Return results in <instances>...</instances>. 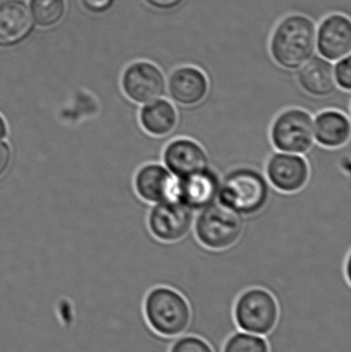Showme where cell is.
Segmentation results:
<instances>
[{
  "label": "cell",
  "instance_id": "1",
  "mask_svg": "<svg viewBox=\"0 0 351 352\" xmlns=\"http://www.w3.org/2000/svg\"><path fill=\"white\" fill-rule=\"evenodd\" d=\"M269 199L267 177L253 167H236L220 179L218 202L243 217L261 212Z\"/></svg>",
  "mask_w": 351,
  "mask_h": 352
},
{
  "label": "cell",
  "instance_id": "2",
  "mask_svg": "<svg viewBox=\"0 0 351 352\" xmlns=\"http://www.w3.org/2000/svg\"><path fill=\"white\" fill-rule=\"evenodd\" d=\"M317 43L315 25L310 19L293 14L278 24L272 35L271 55L286 69L302 67L315 53Z\"/></svg>",
  "mask_w": 351,
  "mask_h": 352
},
{
  "label": "cell",
  "instance_id": "3",
  "mask_svg": "<svg viewBox=\"0 0 351 352\" xmlns=\"http://www.w3.org/2000/svg\"><path fill=\"white\" fill-rule=\"evenodd\" d=\"M144 314L152 330L168 338L185 335L191 322V308L185 298L177 289L163 285L146 294Z\"/></svg>",
  "mask_w": 351,
  "mask_h": 352
},
{
  "label": "cell",
  "instance_id": "4",
  "mask_svg": "<svg viewBox=\"0 0 351 352\" xmlns=\"http://www.w3.org/2000/svg\"><path fill=\"white\" fill-rule=\"evenodd\" d=\"M245 227L243 215L218 200L199 210L193 226L198 242L214 252H224L233 248L242 236Z\"/></svg>",
  "mask_w": 351,
  "mask_h": 352
},
{
  "label": "cell",
  "instance_id": "5",
  "mask_svg": "<svg viewBox=\"0 0 351 352\" xmlns=\"http://www.w3.org/2000/svg\"><path fill=\"white\" fill-rule=\"evenodd\" d=\"M278 316L275 297L262 287L245 289L235 302L234 320L238 330L267 336L275 328Z\"/></svg>",
  "mask_w": 351,
  "mask_h": 352
},
{
  "label": "cell",
  "instance_id": "6",
  "mask_svg": "<svg viewBox=\"0 0 351 352\" xmlns=\"http://www.w3.org/2000/svg\"><path fill=\"white\" fill-rule=\"evenodd\" d=\"M270 140L278 152L307 154L315 142L313 116L299 107L284 109L272 123Z\"/></svg>",
  "mask_w": 351,
  "mask_h": 352
},
{
  "label": "cell",
  "instance_id": "7",
  "mask_svg": "<svg viewBox=\"0 0 351 352\" xmlns=\"http://www.w3.org/2000/svg\"><path fill=\"white\" fill-rule=\"evenodd\" d=\"M195 211L177 199L157 203L148 213L152 235L164 243H175L187 237L193 229Z\"/></svg>",
  "mask_w": 351,
  "mask_h": 352
},
{
  "label": "cell",
  "instance_id": "8",
  "mask_svg": "<svg viewBox=\"0 0 351 352\" xmlns=\"http://www.w3.org/2000/svg\"><path fill=\"white\" fill-rule=\"evenodd\" d=\"M122 88L126 96L138 104H146L163 98L167 82L162 70L148 61L131 64L124 72Z\"/></svg>",
  "mask_w": 351,
  "mask_h": 352
},
{
  "label": "cell",
  "instance_id": "9",
  "mask_svg": "<svg viewBox=\"0 0 351 352\" xmlns=\"http://www.w3.org/2000/svg\"><path fill=\"white\" fill-rule=\"evenodd\" d=\"M265 175L275 190L294 194L308 184L310 167L303 155L276 152L268 159Z\"/></svg>",
  "mask_w": 351,
  "mask_h": 352
},
{
  "label": "cell",
  "instance_id": "10",
  "mask_svg": "<svg viewBox=\"0 0 351 352\" xmlns=\"http://www.w3.org/2000/svg\"><path fill=\"white\" fill-rule=\"evenodd\" d=\"M177 179V200L195 212L218 200L222 178L212 167Z\"/></svg>",
  "mask_w": 351,
  "mask_h": 352
},
{
  "label": "cell",
  "instance_id": "11",
  "mask_svg": "<svg viewBox=\"0 0 351 352\" xmlns=\"http://www.w3.org/2000/svg\"><path fill=\"white\" fill-rule=\"evenodd\" d=\"M163 164L177 178L210 167V158L201 144L190 138H177L163 152Z\"/></svg>",
  "mask_w": 351,
  "mask_h": 352
},
{
  "label": "cell",
  "instance_id": "12",
  "mask_svg": "<svg viewBox=\"0 0 351 352\" xmlns=\"http://www.w3.org/2000/svg\"><path fill=\"white\" fill-rule=\"evenodd\" d=\"M177 177L160 163L140 167L134 179L138 196L150 204L177 199Z\"/></svg>",
  "mask_w": 351,
  "mask_h": 352
},
{
  "label": "cell",
  "instance_id": "13",
  "mask_svg": "<svg viewBox=\"0 0 351 352\" xmlns=\"http://www.w3.org/2000/svg\"><path fill=\"white\" fill-rule=\"evenodd\" d=\"M167 92L171 100L181 107H195L207 96L210 82L199 68L181 66L171 72L167 80Z\"/></svg>",
  "mask_w": 351,
  "mask_h": 352
},
{
  "label": "cell",
  "instance_id": "14",
  "mask_svg": "<svg viewBox=\"0 0 351 352\" xmlns=\"http://www.w3.org/2000/svg\"><path fill=\"white\" fill-rule=\"evenodd\" d=\"M317 47L321 55L330 61H337L350 56V21L341 14H334L326 19L319 27Z\"/></svg>",
  "mask_w": 351,
  "mask_h": 352
},
{
  "label": "cell",
  "instance_id": "15",
  "mask_svg": "<svg viewBox=\"0 0 351 352\" xmlns=\"http://www.w3.org/2000/svg\"><path fill=\"white\" fill-rule=\"evenodd\" d=\"M34 26L30 8L16 0L0 4V47H12L24 41Z\"/></svg>",
  "mask_w": 351,
  "mask_h": 352
},
{
  "label": "cell",
  "instance_id": "16",
  "mask_svg": "<svg viewBox=\"0 0 351 352\" xmlns=\"http://www.w3.org/2000/svg\"><path fill=\"white\" fill-rule=\"evenodd\" d=\"M315 142L326 148H340L348 144L351 135L350 120L337 109L321 111L313 119Z\"/></svg>",
  "mask_w": 351,
  "mask_h": 352
},
{
  "label": "cell",
  "instance_id": "17",
  "mask_svg": "<svg viewBox=\"0 0 351 352\" xmlns=\"http://www.w3.org/2000/svg\"><path fill=\"white\" fill-rule=\"evenodd\" d=\"M298 82L305 93L317 98L331 96L337 90L333 65L323 58L308 60L299 72Z\"/></svg>",
  "mask_w": 351,
  "mask_h": 352
},
{
  "label": "cell",
  "instance_id": "18",
  "mask_svg": "<svg viewBox=\"0 0 351 352\" xmlns=\"http://www.w3.org/2000/svg\"><path fill=\"white\" fill-rule=\"evenodd\" d=\"M139 122L146 133L154 138H165L177 129L179 111L168 99H157L144 104L139 111Z\"/></svg>",
  "mask_w": 351,
  "mask_h": 352
},
{
  "label": "cell",
  "instance_id": "19",
  "mask_svg": "<svg viewBox=\"0 0 351 352\" xmlns=\"http://www.w3.org/2000/svg\"><path fill=\"white\" fill-rule=\"evenodd\" d=\"M223 352H270L265 336L238 330L231 335L223 347Z\"/></svg>",
  "mask_w": 351,
  "mask_h": 352
},
{
  "label": "cell",
  "instance_id": "20",
  "mask_svg": "<svg viewBox=\"0 0 351 352\" xmlns=\"http://www.w3.org/2000/svg\"><path fill=\"white\" fill-rule=\"evenodd\" d=\"M31 14L37 24L52 26L61 20L64 14L63 0H32Z\"/></svg>",
  "mask_w": 351,
  "mask_h": 352
},
{
  "label": "cell",
  "instance_id": "21",
  "mask_svg": "<svg viewBox=\"0 0 351 352\" xmlns=\"http://www.w3.org/2000/svg\"><path fill=\"white\" fill-rule=\"evenodd\" d=\"M169 352H214L212 347L195 335H181L171 344Z\"/></svg>",
  "mask_w": 351,
  "mask_h": 352
},
{
  "label": "cell",
  "instance_id": "22",
  "mask_svg": "<svg viewBox=\"0 0 351 352\" xmlns=\"http://www.w3.org/2000/svg\"><path fill=\"white\" fill-rule=\"evenodd\" d=\"M336 85L342 90H351V58L350 56L340 59L334 68Z\"/></svg>",
  "mask_w": 351,
  "mask_h": 352
},
{
  "label": "cell",
  "instance_id": "23",
  "mask_svg": "<svg viewBox=\"0 0 351 352\" xmlns=\"http://www.w3.org/2000/svg\"><path fill=\"white\" fill-rule=\"evenodd\" d=\"M12 160L10 146L5 142H0V177L8 171Z\"/></svg>",
  "mask_w": 351,
  "mask_h": 352
},
{
  "label": "cell",
  "instance_id": "24",
  "mask_svg": "<svg viewBox=\"0 0 351 352\" xmlns=\"http://www.w3.org/2000/svg\"><path fill=\"white\" fill-rule=\"evenodd\" d=\"M82 3L89 10L95 12H102L109 10L113 6V0H82Z\"/></svg>",
  "mask_w": 351,
  "mask_h": 352
},
{
  "label": "cell",
  "instance_id": "25",
  "mask_svg": "<svg viewBox=\"0 0 351 352\" xmlns=\"http://www.w3.org/2000/svg\"><path fill=\"white\" fill-rule=\"evenodd\" d=\"M148 4L157 8L162 10H168V8H174L181 3V0H146Z\"/></svg>",
  "mask_w": 351,
  "mask_h": 352
},
{
  "label": "cell",
  "instance_id": "26",
  "mask_svg": "<svg viewBox=\"0 0 351 352\" xmlns=\"http://www.w3.org/2000/svg\"><path fill=\"white\" fill-rule=\"evenodd\" d=\"M6 133H8V128H6L5 122L0 117V140L5 138Z\"/></svg>",
  "mask_w": 351,
  "mask_h": 352
}]
</instances>
